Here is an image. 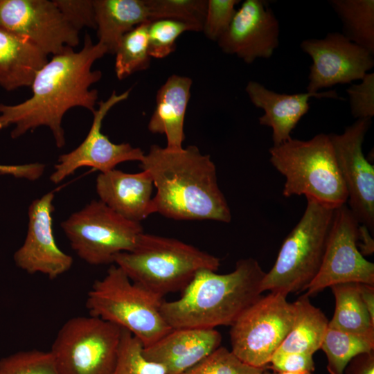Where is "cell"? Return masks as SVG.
I'll return each mask as SVG.
<instances>
[{
  "mask_svg": "<svg viewBox=\"0 0 374 374\" xmlns=\"http://www.w3.org/2000/svg\"><path fill=\"white\" fill-rule=\"evenodd\" d=\"M107 51L99 42L93 44L86 33L82 49L66 46L37 72L30 86V98L17 105L0 103V130L15 127L11 137L17 139L28 131L45 126L52 132L57 148L65 145L62 121L65 113L81 107L93 113L98 92L91 86L102 77L100 71L91 70L93 64Z\"/></svg>",
  "mask_w": 374,
  "mask_h": 374,
  "instance_id": "obj_1",
  "label": "cell"
},
{
  "mask_svg": "<svg viewBox=\"0 0 374 374\" xmlns=\"http://www.w3.org/2000/svg\"><path fill=\"white\" fill-rule=\"evenodd\" d=\"M140 163L157 189L152 198L154 213L175 220L231 221L215 165L197 146L171 149L152 145Z\"/></svg>",
  "mask_w": 374,
  "mask_h": 374,
  "instance_id": "obj_2",
  "label": "cell"
},
{
  "mask_svg": "<svg viewBox=\"0 0 374 374\" xmlns=\"http://www.w3.org/2000/svg\"><path fill=\"white\" fill-rule=\"evenodd\" d=\"M265 274L252 258L239 260L229 274L201 270L178 299L162 302L161 314L172 328L231 326L262 296Z\"/></svg>",
  "mask_w": 374,
  "mask_h": 374,
  "instance_id": "obj_3",
  "label": "cell"
},
{
  "mask_svg": "<svg viewBox=\"0 0 374 374\" xmlns=\"http://www.w3.org/2000/svg\"><path fill=\"white\" fill-rule=\"evenodd\" d=\"M114 263L132 281L163 298L182 292L199 271H216L220 260L177 239L143 233L134 250L118 253Z\"/></svg>",
  "mask_w": 374,
  "mask_h": 374,
  "instance_id": "obj_4",
  "label": "cell"
},
{
  "mask_svg": "<svg viewBox=\"0 0 374 374\" xmlns=\"http://www.w3.org/2000/svg\"><path fill=\"white\" fill-rule=\"evenodd\" d=\"M271 165L285 178L283 195H305L336 208L346 204L348 194L329 134L311 139H290L269 150Z\"/></svg>",
  "mask_w": 374,
  "mask_h": 374,
  "instance_id": "obj_5",
  "label": "cell"
},
{
  "mask_svg": "<svg viewBox=\"0 0 374 374\" xmlns=\"http://www.w3.org/2000/svg\"><path fill=\"white\" fill-rule=\"evenodd\" d=\"M163 301V298L132 281L114 264L92 285L86 307L89 315L128 331L147 347L172 329L161 312Z\"/></svg>",
  "mask_w": 374,
  "mask_h": 374,
  "instance_id": "obj_6",
  "label": "cell"
},
{
  "mask_svg": "<svg viewBox=\"0 0 374 374\" xmlns=\"http://www.w3.org/2000/svg\"><path fill=\"white\" fill-rule=\"evenodd\" d=\"M306 199L301 218L284 240L274 265L262 278V292L287 296L305 291L321 267L335 209Z\"/></svg>",
  "mask_w": 374,
  "mask_h": 374,
  "instance_id": "obj_7",
  "label": "cell"
},
{
  "mask_svg": "<svg viewBox=\"0 0 374 374\" xmlns=\"http://www.w3.org/2000/svg\"><path fill=\"white\" fill-rule=\"evenodd\" d=\"M122 332L100 318L74 317L60 328L49 351L60 374H112Z\"/></svg>",
  "mask_w": 374,
  "mask_h": 374,
  "instance_id": "obj_8",
  "label": "cell"
},
{
  "mask_svg": "<svg viewBox=\"0 0 374 374\" xmlns=\"http://www.w3.org/2000/svg\"><path fill=\"white\" fill-rule=\"evenodd\" d=\"M78 256L91 265L114 263L116 255L134 250L143 233L140 222L93 200L61 223Z\"/></svg>",
  "mask_w": 374,
  "mask_h": 374,
  "instance_id": "obj_9",
  "label": "cell"
},
{
  "mask_svg": "<svg viewBox=\"0 0 374 374\" xmlns=\"http://www.w3.org/2000/svg\"><path fill=\"white\" fill-rule=\"evenodd\" d=\"M278 292L261 296L231 326V352L244 364L266 368L288 334L294 305Z\"/></svg>",
  "mask_w": 374,
  "mask_h": 374,
  "instance_id": "obj_10",
  "label": "cell"
},
{
  "mask_svg": "<svg viewBox=\"0 0 374 374\" xmlns=\"http://www.w3.org/2000/svg\"><path fill=\"white\" fill-rule=\"evenodd\" d=\"M359 226L346 204L335 208L321 267L305 289V295L339 283L374 285V264L357 247Z\"/></svg>",
  "mask_w": 374,
  "mask_h": 374,
  "instance_id": "obj_11",
  "label": "cell"
},
{
  "mask_svg": "<svg viewBox=\"0 0 374 374\" xmlns=\"http://www.w3.org/2000/svg\"><path fill=\"white\" fill-rule=\"evenodd\" d=\"M371 124L359 118L342 134H330L336 161L345 185L348 208L359 225L374 230V166L366 158L362 145Z\"/></svg>",
  "mask_w": 374,
  "mask_h": 374,
  "instance_id": "obj_12",
  "label": "cell"
},
{
  "mask_svg": "<svg viewBox=\"0 0 374 374\" xmlns=\"http://www.w3.org/2000/svg\"><path fill=\"white\" fill-rule=\"evenodd\" d=\"M0 27L28 39L46 55L79 44V32L53 1L0 0Z\"/></svg>",
  "mask_w": 374,
  "mask_h": 374,
  "instance_id": "obj_13",
  "label": "cell"
},
{
  "mask_svg": "<svg viewBox=\"0 0 374 374\" xmlns=\"http://www.w3.org/2000/svg\"><path fill=\"white\" fill-rule=\"evenodd\" d=\"M300 47L312 60L308 93L361 80L374 66V54L339 32L328 33L323 39H305Z\"/></svg>",
  "mask_w": 374,
  "mask_h": 374,
  "instance_id": "obj_14",
  "label": "cell"
},
{
  "mask_svg": "<svg viewBox=\"0 0 374 374\" xmlns=\"http://www.w3.org/2000/svg\"><path fill=\"white\" fill-rule=\"evenodd\" d=\"M130 93V89L121 94L114 91L106 100L98 103V107L92 113L93 122L84 141L72 151L59 157L50 176L52 183H60L84 166L105 172L125 161H141L145 153L139 148H134L127 143H114L101 132L103 121L109 111L126 100Z\"/></svg>",
  "mask_w": 374,
  "mask_h": 374,
  "instance_id": "obj_15",
  "label": "cell"
},
{
  "mask_svg": "<svg viewBox=\"0 0 374 374\" xmlns=\"http://www.w3.org/2000/svg\"><path fill=\"white\" fill-rule=\"evenodd\" d=\"M54 193L33 200L28 207V224L23 244L15 252V265L30 274L54 279L68 271L73 258L57 246L53 229Z\"/></svg>",
  "mask_w": 374,
  "mask_h": 374,
  "instance_id": "obj_16",
  "label": "cell"
},
{
  "mask_svg": "<svg viewBox=\"0 0 374 374\" xmlns=\"http://www.w3.org/2000/svg\"><path fill=\"white\" fill-rule=\"evenodd\" d=\"M279 33L278 20L266 1L246 0L217 44L224 53L251 64L273 55L278 46Z\"/></svg>",
  "mask_w": 374,
  "mask_h": 374,
  "instance_id": "obj_17",
  "label": "cell"
},
{
  "mask_svg": "<svg viewBox=\"0 0 374 374\" xmlns=\"http://www.w3.org/2000/svg\"><path fill=\"white\" fill-rule=\"evenodd\" d=\"M221 341V334L215 328H172L143 347V354L160 364L166 374H182L220 347Z\"/></svg>",
  "mask_w": 374,
  "mask_h": 374,
  "instance_id": "obj_18",
  "label": "cell"
},
{
  "mask_svg": "<svg viewBox=\"0 0 374 374\" xmlns=\"http://www.w3.org/2000/svg\"><path fill=\"white\" fill-rule=\"evenodd\" d=\"M245 91L253 105L264 111V114L258 118L259 123L271 128L273 145H280L292 139V130L310 109V98L344 100L335 90L279 93L256 81H249Z\"/></svg>",
  "mask_w": 374,
  "mask_h": 374,
  "instance_id": "obj_19",
  "label": "cell"
},
{
  "mask_svg": "<svg viewBox=\"0 0 374 374\" xmlns=\"http://www.w3.org/2000/svg\"><path fill=\"white\" fill-rule=\"evenodd\" d=\"M153 186L150 174L143 170L127 173L113 169L100 172L96 181L99 200L125 218L136 222L154 213Z\"/></svg>",
  "mask_w": 374,
  "mask_h": 374,
  "instance_id": "obj_20",
  "label": "cell"
},
{
  "mask_svg": "<svg viewBox=\"0 0 374 374\" xmlns=\"http://www.w3.org/2000/svg\"><path fill=\"white\" fill-rule=\"evenodd\" d=\"M192 83L191 78L174 74L157 91L156 107L148 128L153 134H165L168 148H183L184 119Z\"/></svg>",
  "mask_w": 374,
  "mask_h": 374,
  "instance_id": "obj_21",
  "label": "cell"
},
{
  "mask_svg": "<svg viewBox=\"0 0 374 374\" xmlns=\"http://www.w3.org/2000/svg\"><path fill=\"white\" fill-rule=\"evenodd\" d=\"M48 55L28 39L0 27V86L8 91L30 87Z\"/></svg>",
  "mask_w": 374,
  "mask_h": 374,
  "instance_id": "obj_22",
  "label": "cell"
},
{
  "mask_svg": "<svg viewBox=\"0 0 374 374\" xmlns=\"http://www.w3.org/2000/svg\"><path fill=\"white\" fill-rule=\"evenodd\" d=\"M98 42L115 54L122 37L136 26L150 22L145 0H93Z\"/></svg>",
  "mask_w": 374,
  "mask_h": 374,
  "instance_id": "obj_23",
  "label": "cell"
},
{
  "mask_svg": "<svg viewBox=\"0 0 374 374\" xmlns=\"http://www.w3.org/2000/svg\"><path fill=\"white\" fill-rule=\"evenodd\" d=\"M293 303L291 328L276 353H298L313 355L320 349L329 321L303 294Z\"/></svg>",
  "mask_w": 374,
  "mask_h": 374,
  "instance_id": "obj_24",
  "label": "cell"
},
{
  "mask_svg": "<svg viewBox=\"0 0 374 374\" xmlns=\"http://www.w3.org/2000/svg\"><path fill=\"white\" fill-rule=\"evenodd\" d=\"M330 287L335 309L328 326L374 341V322L364 305L357 283H339Z\"/></svg>",
  "mask_w": 374,
  "mask_h": 374,
  "instance_id": "obj_25",
  "label": "cell"
},
{
  "mask_svg": "<svg viewBox=\"0 0 374 374\" xmlns=\"http://www.w3.org/2000/svg\"><path fill=\"white\" fill-rule=\"evenodd\" d=\"M329 3L341 21L342 34L374 54V1L330 0Z\"/></svg>",
  "mask_w": 374,
  "mask_h": 374,
  "instance_id": "obj_26",
  "label": "cell"
},
{
  "mask_svg": "<svg viewBox=\"0 0 374 374\" xmlns=\"http://www.w3.org/2000/svg\"><path fill=\"white\" fill-rule=\"evenodd\" d=\"M374 341L328 326L320 349L328 359L330 374H344L348 364L357 356L373 351Z\"/></svg>",
  "mask_w": 374,
  "mask_h": 374,
  "instance_id": "obj_27",
  "label": "cell"
},
{
  "mask_svg": "<svg viewBox=\"0 0 374 374\" xmlns=\"http://www.w3.org/2000/svg\"><path fill=\"white\" fill-rule=\"evenodd\" d=\"M150 22L141 24L125 33L115 52V73L118 80L150 67L148 29Z\"/></svg>",
  "mask_w": 374,
  "mask_h": 374,
  "instance_id": "obj_28",
  "label": "cell"
},
{
  "mask_svg": "<svg viewBox=\"0 0 374 374\" xmlns=\"http://www.w3.org/2000/svg\"><path fill=\"white\" fill-rule=\"evenodd\" d=\"M150 21L169 19L188 25L193 31H202L207 0H145Z\"/></svg>",
  "mask_w": 374,
  "mask_h": 374,
  "instance_id": "obj_29",
  "label": "cell"
},
{
  "mask_svg": "<svg viewBox=\"0 0 374 374\" xmlns=\"http://www.w3.org/2000/svg\"><path fill=\"white\" fill-rule=\"evenodd\" d=\"M143 348L136 337L123 329L118 357L112 374H166L160 364L143 355Z\"/></svg>",
  "mask_w": 374,
  "mask_h": 374,
  "instance_id": "obj_30",
  "label": "cell"
},
{
  "mask_svg": "<svg viewBox=\"0 0 374 374\" xmlns=\"http://www.w3.org/2000/svg\"><path fill=\"white\" fill-rule=\"evenodd\" d=\"M0 374H60L50 351L23 350L0 359Z\"/></svg>",
  "mask_w": 374,
  "mask_h": 374,
  "instance_id": "obj_31",
  "label": "cell"
},
{
  "mask_svg": "<svg viewBox=\"0 0 374 374\" xmlns=\"http://www.w3.org/2000/svg\"><path fill=\"white\" fill-rule=\"evenodd\" d=\"M265 371L244 364L231 350L220 346L182 374H266Z\"/></svg>",
  "mask_w": 374,
  "mask_h": 374,
  "instance_id": "obj_32",
  "label": "cell"
},
{
  "mask_svg": "<svg viewBox=\"0 0 374 374\" xmlns=\"http://www.w3.org/2000/svg\"><path fill=\"white\" fill-rule=\"evenodd\" d=\"M193 31L181 21L159 19L149 23L148 29V48L151 57L163 59L176 49V41L183 33Z\"/></svg>",
  "mask_w": 374,
  "mask_h": 374,
  "instance_id": "obj_33",
  "label": "cell"
},
{
  "mask_svg": "<svg viewBox=\"0 0 374 374\" xmlns=\"http://www.w3.org/2000/svg\"><path fill=\"white\" fill-rule=\"evenodd\" d=\"M240 0H207L202 31L211 40L217 42L229 27Z\"/></svg>",
  "mask_w": 374,
  "mask_h": 374,
  "instance_id": "obj_34",
  "label": "cell"
},
{
  "mask_svg": "<svg viewBox=\"0 0 374 374\" xmlns=\"http://www.w3.org/2000/svg\"><path fill=\"white\" fill-rule=\"evenodd\" d=\"M350 112L357 119L374 116V73H367L359 84L346 89Z\"/></svg>",
  "mask_w": 374,
  "mask_h": 374,
  "instance_id": "obj_35",
  "label": "cell"
},
{
  "mask_svg": "<svg viewBox=\"0 0 374 374\" xmlns=\"http://www.w3.org/2000/svg\"><path fill=\"white\" fill-rule=\"evenodd\" d=\"M53 1L66 20L78 32L85 27L96 28L93 0Z\"/></svg>",
  "mask_w": 374,
  "mask_h": 374,
  "instance_id": "obj_36",
  "label": "cell"
},
{
  "mask_svg": "<svg viewBox=\"0 0 374 374\" xmlns=\"http://www.w3.org/2000/svg\"><path fill=\"white\" fill-rule=\"evenodd\" d=\"M274 372L311 373L314 370L312 355L298 353H276L270 359Z\"/></svg>",
  "mask_w": 374,
  "mask_h": 374,
  "instance_id": "obj_37",
  "label": "cell"
},
{
  "mask_svg": "<svg viewBox=\"0 0 374 374\" xmlns=\"http://www.w3.org/2000/svg\"><path fill=\"white\" fill-rule=\"evenodd\" d=\"M46 166L41 163L21 165H0V175H11L15 178L36 181L44 174Z\"/></svg>",
  "mask_w": 374,
  "mask_h": 374,
  "instance_id": "obj_38",
  "label": "cell"
},
{
  "mask_svg": "<svg viewBox=\"0 0 374 374\" xmlns=\"http://www.w3.org/2000/svg\"><path fill=\"white\" fill-rule=\"evenodd\" d=\"M357 286L364 305L374 322V285L357 283Z\"/></svg>",
  "mask_w": 374,
  "mask_h": 374,
  "instance_id": "obj_39",
  "label": "cell"
},
{
  "mask_svg": "<svg viewBox=\"0 0 374 374\" xmlns=\"http://www.w3.org/2000/svg\"><path fill=\"white\" fill-rule=\"evenodd\" d=\"M359 356L360 361H357L353 374H374L373 353H364Z\"/></svg>",
  "mask_w": 374,
  "mask_h": 374,
  "instance_id": "obj_40",
  "label": "cell"
},
{
  "mask_svg": "<svg viewBox=\"0 0 374 374\" xmlns=\"http://www.w3.org/2000/svg\"><path fill=\"white\" fill-rule=\"evenodd\" d=\"M266 374H271L269 373H266ZM271 374H311V373L309 372H305V373H289V372H274Z\"/></svg>",
  "mask_w": 374,
  "mask_h": 374,
  "instance_id": "obj_41",
  "label": "cell"
}]
</instances>
